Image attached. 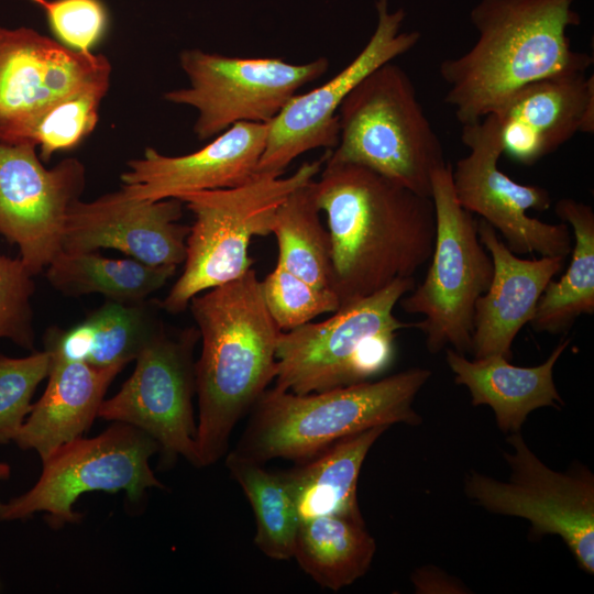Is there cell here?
<instances>
[{
	"mask_svg": "<svg viewBox=\"0 0 594 594\" xmlns=\"http://www.w3.org/2000/svg\"><path fill=\"white\" fill-rule=\"evenodd\" d=\"M314 186L327 217L332 290L340 307L414 277L430 260L436 238L431 197L326 156Z\"/></svg>",
	"mask_w": 594,
	"mask_h": 594,
	"instance_id": "6da1fadb",
	"label": "cell"
},
{
	"mask_svg": "<svg viewBox=\"0 0 594 594\" xmlns=\"http://www.w3.org/2000/svg\"><path fill=\"white\" fill-rule=\"evenodd\" d=\"M573 2L480 0L470 14L477 40L439 66L444 102L461 124L493 113L528 84L586 73L592 57L574 51L566 34L580 23Z\"/></svg>",
	"mask_w": 594,
	"mask_h": 594,
	"instance_id": "7a4b0ae2",
	"label": "cell"
},
{
	"mask_svg": "<svg viewBox=\"0 0 594 594\" xmlns=\"http://www.w3.org/2000/svg\"><path fill=\"white\" fill-rule=\"evenodd\" d=\"M188 307L201 340L195 376L202 468L226 454L233 428L274 381L282 330L265 306L253 267L196 295Z\"/></svg>",
	"mask_w": 594,
	"mask_h": 594,
	"instance_id": "3957f363",
	"label": "cell"
},
{
	"mask_svg": "<svg viewBox=\"0 0 594 594\" xmlns=\"http://www.w3.org/2000/svg\"><path fill=\"white\" fill-rule=\"evenodd\" d=\"M430 376L429 370L414 367L378 381L306 395L266 389L252 407L233 451L258 463L277 458L302 462L373 427L419 425L421 417L413 404Z\"/></svg>",
	"mask_w": 594,
	"mask_h": 594,
	"instance_id": "277c9868",
	"label": "cell"
},
{
	"mask_svg": "<svg viewBox=\"0 0 594 594\" xmlns=\"http://www.w3.org/2000/svg\"><path fill=\"white\" fill-rule=\"evenodd\" d=\"M337 116L338 144L326 152L327 160L364 166L431 197L432 176L449 162L402 67L392 61L374 69L346 96Z\"/></svg>",
	"mask_w": 594,
	"mask_h": 594,
	"instance_id": "5b68a950",
	"label": "cell"
},
{
	"mask_svg": "<svg viewBox=\"0 0 594 594\" xmlns=\"http://www.w3.org/2000/svg\"><path fill=\"white\" fill-rule=\"evenodd\" d=\"M415 279H397L320 322L282 331L274 387L297 395L370 381L394 358L396 333L413 327L394 315Z\"/></svg>",
	"mask_w": 594,
	"mask_h": 594,
	"instance_id": "8992f818",
	"label": "cell"
},
{
	"mask_svg": "<svg viewBox=\"0 0 594 594\" xmlns=\"http://www.w3.org/2000/svg\"><path fill=\"white\" fill-rule=\"evenodd\" d=\"M323 157L301 164L286 177L256 176L231 188L180 196L195 217L186 240L184 270L161 307L184 311L193 297L232 282L252 266L249 245L253 237L271 233L278 206L299 186L316 178Z\"/></svg>",
	"mask_w": 594,
	"mask_h": 594,
	"instance_id": "52a82bcc",
	"label": "cell"
},
{
	"mask_svg": "<svg viewBox=\"0 0 594 594\" xmlns=\"http://www.w3.org/2000/svg\"><path fill=\"white\" fill-rule=\"evenodd\" d=\"M452 164L432 176L431 198L436 210V238L424 282L399 300L407 314L421 315L413 323L422 331L430 353L447 345L471 353L476 300L490 287L492 257L479 238L477 220L457 200Z\"/></svg>",
	"mask_w": 594,
	"mask_h": 594,
	"instance_id": "ba28073f",
	"label": "cell"
},
{
	"mask_svg": "<svg viewBox=\"0 0 594 594\" xmlns=\"http://www.w3.org/2000/svg\"><path fill=\"white\" fill-rule=\"evenodd\" d=\"M158 443L141 429L113 422L94 438H77L42 461V473L31 490L0 503V520H24L45 513L54 529L76 524L82 515L73 505L85 493L124 491L139 503L146 490L164 485L150 466Z\"/></svg>",
	"mask_w": 594,
	"mask_h": 594,
	"instance_id": "9c48e42d",
	"label": "cell"
},
{
	"mask_svg": "<svg viewBox=\"0 0 594 594\" xmlns=\"http://www.w3.org/2000/svg\"><path fill=\"white\" fill-rule=\"evenodd\" d=\"M513 452H504L510 470L507 481L472 471L465 495L485 510L524 518L534 537L559 536L586 573L594 572V475L576 465L566 472L547 466L519 431L507 438Z\"/></svg>",
	"mask_w": 594,
	"mask_h": 594,
	"instance_id": "30bf717a",
	"label": "cell"
},
{
	"mask_svg": "<svg viewBox=\"0 0 594 594\" xmlns=\"http://www.w3.org/2000/svg\"><path fill=\"white\" fill-rule=\"evenodd\" d=\"M179 64L189 86L164 99L197 111L194 132L213 139L238 122L270 123L305 85L329 67L326 57L292 64L279 57H238L184 50Z\"/></svg>",
	"mask_w": 594,
	"mask_h": 594,
	"instance_id": "8fae6325",
	"label": "cell"
},
{
	"mask_svg": "<svg viewBox=\"0 0 594 594\" xmlns=\"http://www.w3.org/2000/svg\"><path fill=\"white\" fill-rule=\"evenodd\" d=\"M468 155L452 165V187L458 202L502 234L516 255L538 253L565 258L572 238L565 222L547 223L528 215L544 211L552 200L546 188L513 180L498 168L503 154L499 125L494 114L462 124Z\"/></svg>",
	"mask_w": 594,
	"mask_h": 594,
	"instance_id": "7c38bea8",
	"label": "cell"
},
{
	"mask_svg": "<svg viewBox=\"0 0 594 594\" xmlns=\"http://www.w3.org/2000/svg\"><path fill=\"white\" fill-rule=\"evenodd\" d=\"M195 328L170 334L163 329L136 356V365L120 391L103 399L98 417L136 427L160 446L161 466L178 457L199 468L194 349Z\"/></svg>",
	"mask_w": 594,
	"mask_h": 594,
	"instance_id": "4fadbf2b",
	"label": "cell"
},
{
	"mask_svg": "<svg viewBox=\"0 0 594 594\" xmlns=\"http://www.w3.org/2000/svg\"><path fill=\"white\" fill-rule=\"evenodd\" d=\"M376 28L361 52L337 75L305 94H296L267 123V139L256 176L279 177L306 152L333 150L338 144V110L352 89L370 73L409 52L420 33L400 32L405 12H391L387 0H377Z\"/></svg>",
	"mask_w": 594,
	"mask_h": 594,
	"instance_id": "5bb4252c",
	"label": "cell"
},
{
	"mask_svg": "<svg viewBox=\"0 0 594 594\" xmlns=\"http://www.w3.org/2000/svg\"><path fill=\"white\" fill-rule=\"evenodd\" d=\"M85 185V166L77 158L47 169L34 143L0 142V235L18 245L33 276L62 251L68 210Z\"/></svg>",
	"mask_w": 594,
	"mask_h": 594,
	"instance_id": "9a60e30c",
	"label": "cell"
},
{
	"mask_svg": "<svg viewBox=\"0 0 594 594\" xmlns=\"http://www.w3.org/2000/svg\"><path fill=\"white\" fill-rule=\"evenodd\" d=\"M108 58L76 52L30 28L0 26V142H32L42 114L89 84L110 80Z\"/></svg>",
	"mask_w": 594,
	"mask_h": 594,
	"instance_id": "2e32d148",
	"label": "cell"
},
{
	"mask_svg": "<svg viewBox=\"0 0 594 594\" xmlns=\"http://www.w3.org/2000/svg\"><path fill=\"white\" fill-rule=\"evenodd\" d=\"M177 198L140 200L121 188L68 210L62 251L82 253L110 248L148 265L178 266L186 257L190 227L180 224Z\"/></svg>",
	"mask_w": 594,
	"mask_h": 594,
	"instance_id": "e0dca14e",
	"label": "cell"
},
{
	"mask_svg": "<svg viewBox=\"0 0 594 594\" xmlns=\"http://www.w3.org/2000/svg\"><path fill=\"white\" fill-rule=\"evenodd\" d=\"M266 123L238 122L200 150L180 156L147 147L122 173V189L140 200L179 198L183 195L243 185L256 177L264 152Z\"/></svg>",
	"mask_w": 594,
	"mask_h": 594,
	"instance_id": "ac0fdd59",
	"label": "cell"
},
{
	"mask_svg": "<svg viewBox=\"0 0 594 594\" xmlns=\"http://www.w3.org/2000/svg\"><path fill=\"white\" fill-rule=\"evenodd\" d=\"M593 76L571 74L534 81L492 114L499 125L503 154L532 165L576 133L594 131Z\"/></svg>",
	"mask_w": 594,
	"mask_h": 594,
	"instance_id": "d6986e66",
	"label": "cell"
},
{
	"mask_svg": "<svg viewBox=\"0 0 594 594\" xmlns=\"http://www.w3.org/2000/svg\"><path fill=\"white\" fill-rule=\"evenodd\" d=\"M477 231L492 257L494 274L488 289L475 302L471 353L474 359L502 355L510 360L516 336L530 323L541 294L565 258H521L483 219L477 220Z\"/></svg>",
	"mask_w": 594,
	"mask_h": 594,
	"instance_id": "ffe728a7",
	"label": "cell"
},
{
	"mask_svg": "<svg viewBox=\"0 0 594 594\" xmlns=\"http://www.w3.org/2000/svg\"><path fill=\"white\" fill-rule=\"evenodd\" d=\"M122 370L50 355L46 388L32 405L14 442L22 450L36 451L43 461L80 438L98 417L108 387Z\"/></svg>",
	"mask_w": 594,
	"mask_h": 594,
	"instance_id": "44dd1931",
	"label": "cell"
},
{
	"mask_svg": "<svg viewBox=\"0 0 594 594\" xmlns=\"http://www.w3.org/2000/svg\"><path fill=\"white\" fill-rule=\"evenodd\" d=\"M562 339L548 359L536 366H516L502 355L469 360L452 348L446 361L454 382L465 386L472 405L492 408L498 428L505 433L520 431L528 415L541 407L564 405L553 380V369L570 344Z\"/></svg>",
	"mask_w": 594,
	"mask_h": 594,
	"instance_id": "7402d4cb",
	"label": "cell"
},
{
	"mask_svg": "<svg viewBox=\"0 0 594 594\" xmlns=\"http://www.w3.org/2000/svg\"><path fill=\"white\" fill-rule=\"evenodd\" d=\"M163 329L152 302L107 299L69 329H48L44 350L52 356L67 361L99 367H124Z\"/></svg>",
	"mask_w": 594,
	"mask_h": 594,
	"instance_id": "603a6c76",
	"label": "cell"
},
{
	"mask_svg": "<svg viewBox=\"0 0 594 594\" xmlns=\"http://www.w3.org/2000/svg\"><path fill=\"white\" fill-rule=\"evenodd\" d=\"M387 429L377 426L344 437L282 472L299 520L333 515L364 521L358 501L359 475L370 449Z\"/></svg>",
	"mask_w": 594,
	"mask_h": 594,
	"instance_id": "cb8c5ba5",
	"label": "cell"
},
{
	"mask_svg": "<svg viewBox=\"0 0 594 594\" xmlns=\"http://www.w3.org/2000/svg\"><path fill=\"white\" fill-rule=\"evenodd\" d=\"M558 218L570 224L572 260L559 280L551 279L541 294L530 326L537 332H566L582 315L594 314V211L572 198L558 200Z\"/></svg>",
	"mask_w": 594,
	"mask_h": 594,
	"instance_id": "d4e9b609",
	"label": "cell"
},
{
	"mask_svg": "<svg viewBox=\"0 0 594 594\" xmlns=\"http://www.w3.org/2000/svg\"><path fill=\"white\" fill-rule=\"evenodd\" d=\"M375 551L364 521L330 515L299 520L293 558L320 586L339 591L369 571Z\"/></svg>",
	"mask_w": 594,
	"mask_h": 594,
	"instance_id": "484cf974",
	"label": "cell"
},
{
	"mask_svg": "<svg viewBox=\"0 0 594 594\" xmlns=\"http://www.w3.org/2000/svg\"><path fill=\"white\" fill-rule=\"evenodd\" d=\"M177 266H154L135 258H108L97 251H61L45 268L48 283L62 294H101L108 300L139 302L162 288Z\"/></svg>",
	"mask_w": 594,
	"mask_h": 594,
	"instance_id": "4316f807",
	"label": "cell"
},
{
	"mask_svg": "<svg viewBox=\"0 0 594 594\" xmlns=\"http://www.w3.org/2000/svg\"><path fill=\"white\" fill-rule=\"evenodd\" d=\"M314 180L278 206L271 233L277 241L278 264L316 287L332 290L331 239L320 219Z\"/></svg>",
	"mask_w": 594,
	"mask_h": 594,
	"instance_id": "83f0119b",
	"label": "cell"
},
{
	"mask_svg": "<svg viewBox=\"0 0 594 594\" xmlns=\"http://www.w3.org/2000/svg\"><path fill=\"white\" fill-rule=\"evenodd\" d=\"M226 465L253 509L255 546L271 559H292L299 517L283 473L270 472L235 451L228 453Z\"/></svg>",
	"mask_w": 594,
	"mask_h": 594,
	"instance_id": "f1b7e54d",
	"label": "cell"
},
{
	"mask_svg": "<svg viewBox=\"0 0 594 594\" xmlns=\"http://www.w3.org/2000/svg\"><path fill=\"white\" fill-rule=\"evenodd\" d=\"M109 86L110 80L84 86L54 102L42 114L32 135L42 161L48 162L54 153L76 147L94 131Z\"/></svg>",
	"mask_w": 594,
	"mask_h": 594,
	"instance_id": "f546056e",
	"label": "cell"
},
{
	"mask_svg": "<svg viewBox=\"0 0 594 594\" xmlns=\"http://www.w3.org/2000/svg\"><path fill=\"white\" fill-rule=\"evenodd\" d=\"M261 286L265 306L282 331H290L340 308L334 292L307 283L278 263L261 280Z\"/></svg>",
	"mask_w": 594,
	"mask_h": 594,
	"instance_id": "4dcf8cb0",
	"label": "cell"
},
{
	"mask_svg": "<svg viewBox=\"0 0 594 594\" xmlns=\"http://www.w3.org/2000/svg\"><path fill=\"white\" fill-rule=\"evenodd\" d=\"M50 355L44 350L25 358L0 354V444L14 441L32 409L37 385L47 377Z\"/></svg>",
	"mask_w": 594,
	"mask_h": 594,
	"instance_id": "1f68e13d",
	"label": "cell"
},
{
	"mask_svg": "<svg viewBox=\"0 0 594 594\" xmlns=\"http://www.w3.org/2000/svg\"><path fill=\"white\" fill-rule=\"evenodd\" d=\"M35 285L33 275L18 256L11 258L0 252V339L34 349L33 311L31 297Z\"/></svg>",
	"mask_w": 594,
	"mask_h": 594,
	"instance_id": "d6a6232c",
	"label": "cell"
},
{
	"mask_svg": "<svg viewBox=\"0 0 594 594\" xmlns=\"http://www.w3.org/2000/svg\"><path fill=\"white\" fill-rule=\"evenodd\" d=\"M44 10L57 42L76 52H91L106 35L109 15L101 0H31Z\"/></svg>",
	"mask_w": 594,
	"mask_h": 594,
	"instance_id": "836d02e7",
	"label": "cell"
},
{
	"mask_svg": "<svg viewBox=\"0 0 594 594\" xmlns=\"http://www.w3.org/2000/svg\"><path fill=\"white\" fill-rule=\"evenodd\" d=\"M450 580L449 575L433 566L420 569L413 574V584L418 593H422L430 583L436 584L433 593H452L451 590H454L455 593L460 592L457 582Z\"/></svg>",
	"mask_w": 594,
	"mask_h": 594,
	"instance_id": "e575fe53",
	"label": "cell"
},
{
	"mask_svg": "<svg viewBox=\"0 0 594 594\" xmlns=\"http://www.w3.org/2000/svg\"><path fill=\"white\" fill-rule=\"evenodd\" d=\"M11 474L10 465L0 462V480H7Z\"/></svg>",
	"mask_w": 594,
	"mask_h": 594,
	"instance_id": "d590c367",
	"label": "cell"
}]
</instances>
